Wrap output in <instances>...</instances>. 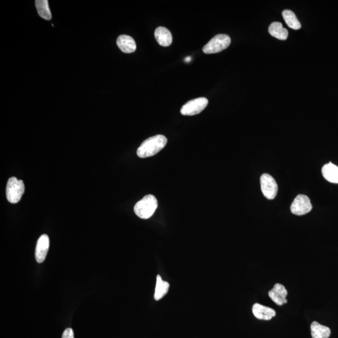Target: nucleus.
<instances>
[{
	"mask_svg": "<svg viewBox=\"0 0 338 338\" xmlns=\"http://www.w3.org/2000/svg\"><path fill=\"white\" fill-rule=\"evenodd\" d=\"M167 138L163 135H157L146 139L136 151V154L140 158L153 156L165 147Z\"/></svg>",
	"mask_w": 338,
	"mask_h": 338,
	"instance_id": "1",
	"label": "nucleus"
},
{
	"mask_svg": "<svg viewBox=\"0 0 338 338\" xmlns=\"http://www.w3.org/2000/svg\"><path fill=\"white\" fill-rule=\"evenodd\" d=\"M158 207L157 199L153 195H147L136 203L134 212L138 217L143 219H149Z\"/></svg>",
	"mask_w": 338,
	"mask_h": 338,
	"instance_id": "2",
	"label": "nucleus"
},
{
	"mask_svg": "<svg viewBox=\"0 0 338 338\" xmlns=\"http://www.w3.org/2000/svg\"><path fill=\"white\" fill-rule=\"evenodd\" d=\"M25 192L23 181L16 177H11L7 182L6 195L7 200L11 203H16L21 200Z\"/></svg>",
	"mask_w": 338,
	"mask_h": 338,
	"instance_id": "3",
	"label": "nucleus"
},
{
	"mask_svg": "<svg viewBox=\"0 0 338 338\" xmlns=\"http://www.w3.org/2000/svg\"><path fill=\"white\" fill-rule=\"evenodd\" d=\"M231 38L225 34H219L212 38L203 47V52L205 54H217L226 49L231 44Z\"/></svg>",
	"mask_w": 338,
	"mask_h": 338,
	"instance_id": "4",
	"label": "nucleus"
},
{
	"mask_svg": "<svg viewBox=\"0 0 338 338\" xmlns=\"http://www.w3.org/2000/svg\"><path fill=\"white\" fill-rule=\"evenodd\" d=\"M208 103V100L205 97L197 98L190 100L181 108V114L192 116L200 114L207 106Z\"/></svg>",
	"mask_w": 338,
	"mask_h": 338,
	"instance_id": "5",
	"label": "nucleus"
},
{
	"mask_svg": "<svg viewBox=\"0 0 338 338\" xmlns=\"http://www.w3.org/2000/svg\"><path fill=\"white\" fill-rule=\"evenodd\" d=\"M261 191L264 196L268 200H272L276 197L278 187L276 182L271 176L263 174L260 179Z\"/></svg>",
	"mask_w": 338,
	"mask_h": 338,
	"instance_id": "6",
	"label": "nucleus"
},
{
	"mask_svg": "<svg viewBox=\"0 0 338 338\" xmlns=\"http://www.w3.org/2000/svg\"><path fill=\"white\" fill-rule=\"evenodd\" d=\"M312 208V204L308 197L300 194L297 196L292 202L291 211L294 215H303L310 212Z\"/></svg>",
	"mask_w": 338,
	"mask_h": 338,
	"instance_id": "7",
	"label": "nucleus"
},
{
	"mask_svg": "<svg viewBox=\"0 0 338 338\" xmlns=\"http://www.w3.org/2000/svg\"><path fill=\"white\" fill-rule=\"evenodd\" d=\"M50 246L49 237L47 234H43L37 241L35 249V259L37 262H44L49 251Z\"/></svg>",
	"mask_w": 338,
	"mask_h": 338,
	"instance_id": "8",
	"label": "nucleus"
},
{
	"mask_svg": "<svg viewBox=\"0 0 338 338\" xmlns=\"http://www.w3.org/2000/svg\"><path fill=\"white\" fill-rule=\"evenodd\" d=\"M268 294H269L270 298L277 305L282 306L287 303V301L286 298L287 291L283 285L275 284L274 287L270 290Z\"/></svg>",
	"mask_w": 338,
	"mask_h": 338,
	"instance_id": "9",
	"label": "nucleus"
},
{
	"mask_svg": "<svg viewBox=\"0 0 338 338\" xmlns=\"http://www.w3.org/2000/svg\"><path fill=\"white\" fill-rule=\"evenodd\" d=\"M253 313L256 318L261 320H270L275 316V311L274 309L258 303L254 304Z\"/></svg>",
	"mask_w": 338,
	"mask_h": 338,
	"instance_id": "10",
	"label": "nucleus"
},
{
	"mask_svg": "<svg viewBox=\"0 0 338 338\" xmlns=\"http://www.w3.org/2000/svg\"><path fill=\"white\" fill-rule=\"evenodd\" d=\"M117 44L121 51L126 54H131L135 52L136 48L134 38L126 35L119 36L117 40Z\"/></svg>",
	"mask_w": 338,
	"mask_h": 338,
	"instance_id": "11",
	"label": "nucleus"
},
{
	"mask_svg": "<svg viewBox=\"0 0 338 338\" xmlns=\"http://www.w3.org/2000/svg\"><path fill=\"white\" fill-rule=\"evenodd\" d=\"M155 37L157 42L162 47H169L172 42V36L167 28L160 26L155 31Z\"/></svg>",
	"mask_w": 338,
	"mask_h": 338,
	"instance_id": "12",
	"label": "nucleus"
},
{
	"mask_svg": "<svg viewBox=\"0 0 338 338\" xmlns=\"http://www.w3.org/2000/svg\"><path fill=\"white\" fill-rule=\"evenodd\" d=\"M324 178L333 184H338V167L330 162L322 168Z\"/></svg>",
	"mask_w": 338,
	"mask_h": 338,
	"instance_id": "13",
	"label": "nucleus"
},
{
	"mask_svg": "<svg viewBox=\"0 0 338 338\" xmlns=\"http://www.w3.org/2000/svg\"><path fill=\"white\" fill-rule=\"evenodd\" d=\"M311 335L313 338H329L331 335V330L325 326L314 321L311 325Z\"/></svg>",
	"mask_w": 338,
	"mask_h": 338,
	"instance_id": "14",
	"label": "nucleus"
},
{
	"mask_svg": "<svg viewBox=\"0 0 338 338\" xmlns=\"http://www.w3.org/2000/svg\"><path fill=\"white\" fill-rule=\"evenodd\" d=\"M270 34L272 37L280 40H286L288 37V32L286 28H283L282 23L273 22L269 27Z\"/></svg>",
	"mask_w": 338,
	"mask_h": 338,
	"instance_id": "15",
	"label": "nucleus"
},
{
	"mask_svg": "<svg viewBox=\"0 0 338 338\" xmlns=\"http://www.w3.org/2000/svg\"><path fill=\"white\" fill-rule=\"evenodd\" d=\"M170 284L169 282L163 280L160 275H157L156 286H155L154 299L155 301H159L165 296L169 291Z\"/></svg>",
	"mask_w": 338,
	"mask_h": 338,
	"instance_id": "16",
	"label": "nucleus"
},
{
	"mask_svg": "<svg viewBox=\"0 0 338 338\" xmlns=\"http://www.w3.org/2000/svg\"><path fill=\"white\" fill-rule=\"evenodd\" d=\"M35 4L38 15L40 17L46 20H51L52 13L49 6V1L47 0H37L35 1Z\"/></svg>",
	"mask_w": 338,
	"mask_h": 338,
	"instance_id": "17",
	"label": "nucleus"
},
{
	"mask_svg": "<svg viewBox=\"0 0 338 338\" xmlns=\"http://www.w3.org/2000/svg\"><path fill=\"white\" fill-rule=\"evenodd\" d=\"M282 15L284 21H286L289 28L296 30L300 29L301 23L293 12L289 10V9H286V10L282 11Z\"/></svg>",
	"mask_w": 338,
	"mask_h": 338,
	"instance_id": "18",
	"label": "nucleus"
},
{
	"mask_svg": "<svg viewBox=\"0 0 338 338\" xmlns=\"http://www.w3.org/2000/svg\"><path fill=\"white\" fill-rule=\"evenodd\" d=\"M62 338H74L73 331L71 328H67L64 331Z\"/></svg>",
	"mask_w": 338,
	"mask_h": 338,
	"instance_id": "19",
	"label": "nucleus"
},
{
	"mask_svg": "<svg viewBox=\"0 0 338 338\" xmlns=\"http://www.w3.org/2000/svg\"><path fill=\"white\" fill-rule=\"evenodd\" d=\"M191 57H187V58L185 59V61L186 62H189L191 61Z\"/></svg>",
	"mask_w": 338,
	"mask_h": 338,
	"instance_id": "20",
	"label": "nucleus"
}]
</instances>
